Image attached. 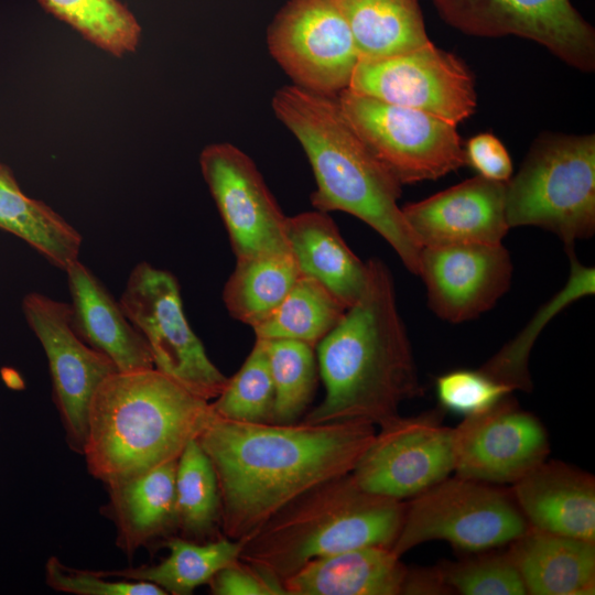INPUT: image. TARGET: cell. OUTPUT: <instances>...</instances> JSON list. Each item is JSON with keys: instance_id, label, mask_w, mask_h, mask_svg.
Here are the masks:
<instances>
[{"instance_id": "7a4b0ae2", "label": "cell", "mask_w": 595, "mask_h": 595, "mask_svg": "<svg viewBox=\"0 0 595 595\" xmlns=\"http://www.w3.org/2000/svg\"><path fill=\"white\" fill-rule=\"evenodd\" d=\"M366 263L359 299L315 347L325 397L303 422L380 428L400 415L402 402L423 394L392 274L379 258Z\"/></svg>"}, {"instance_id": "cb8c5ba5", "label": "cell", "mask_w": 595, "mask_h": 595, "mask_svg": "<svg viewBox=\"0 0 595 595\" xmlns=\"http://www.w3.org/2000/svg\"><path fill=\"white\" fill-rule=\"evenodd\" d=\"M286 237L302 275L321 282L347 309L359 299L367 282V263L350 250L326 213L286 217Z\"/></svg>"}, {"instance_id": "ffe728a7", "label": "cell", "mask_w": 595, "mask_h": 595, "mask_svg": "<svg viewBox=\"0 0 595 595\" xmlns=\"http://www.w3.org/2000/svg\"><path fill=\"white\" fill-rule=\"evenodd\" d=\"M65 271L72 296V325L76 334L108 357L118 371L154 368L144 337L96 275L78 260Z\"/></svg>"}, {"instance_id": "f35d334b", "label": "cell", "mask_w": 595, "mask_h": 595, "mask_svg": "<svg viewBox=\"0 0 595 595\" xmlns=\"http://www.w3.org/2000/svg\"><path fill=\"white\" fill-rule=\"evenodd\" d=\"M465 164L485 178L507 182L512 175V162L502 142L484 132L470 138L464 147Z\"/></svg>"}, {"instance_id": "8992f818", "label": "cell", "mask_w": 595, "mask_h": 595, "mask_svg": "<svg viewBox=\"0 0 595 595\" xmlns=\"http://www.w3.org/2000/svg\"><path fill=\"white\" fill-rule=\"evenodd\" d=\"M510 228L536 226L572 248L595 232V136L545 133L506 183Z\"/></svg>"}, {"instance_id": "484cf974", "label": "cell", "mask_w": 595, "mask_h": 595, "mask_svg": "<svg viewBox=\"0 0 595 595\" xmlns=\"http://www.w3.org/2000/svg\"><path fill=\"white\" fill-rule=\"evenodd\" d=\"M169 554L153 565L117 571H96L105 577L144 581L161 587L166 594L190 595L225 566L238 560L241 542L226 537L196 542L173 536L163 542Z\"/></svg>"}, {"instance_id": "8fae6325", "label": "cell", "mask_w": 595, "mask_h": 595, "mask_svg": "<svg viewBox=\"0 0 595 595\" xmlns=\"http://www.w3.org/2000/svg\"><path fill=\"white\" fill-rule=\"evenodd\" d=\"M267 42L293 85L329 97L348 88L359 61L334 0H291L272 21Z\"/></svg>"}, {"instance_id": "ba28073f", "label": "cell", "mask_w": 595, "mask_h": 595, "mask_svg": "<svg viewBox=\"0 0 595 595\" xmlns=\"http://www.w3.org/2000/svg\"><path fill=\"white\" fill-rule=\"evenodd\" d=\"M336 99L355 132L401 184L436 180L465 165L457 125L348 88Z\"/></svg>"}, {"instance_id": "1f68e13d", "label": "cell", "mask_w": 595, "mask_h": 595, "mask_svg": "<svg viewBox=\"0 0 595 595\" xmlns=\"http://www.w3.org/2000/svg\"><path fill=\"white\" fill-rule=\"evenodd\" d=\"M274 387L272 423L291 424L306 411L320 378L315 347L291 339H264Z\"/></svg>"}, {"instance_id": "9c48e42d", "label": "cell", "mask_w": 595, "mask_h": 595, "mask_svg": "<svg viewBox=\"0 0 595 595\" xmlns=\"http://www.w3.org/2000/svg\"><path fill=\"white\" fill-rule=\"evenodd\" d=\"M119 303L144 337L156 370L207 401L221 392L228 378L191 328L173 274L148 262L137 264Z\"/></svg>"}, {"instance_id": "836d02e7", "label": "cell", "mask_w": 595, "mask_h": 595, "mask_svg": "<svg viewBox=\"0 0 595 595\" xmlns=\"http://www.w3.org/2000/svg\"><path fill=\"white\" fill-rule=\"evenodd\" d=\"M274 387L267 344L256 338L240 369L210 402L215 415L238 422L272 423Z\"/></svg>"}, {"instance_id": "44dd1931", "label": "cell", "mask_w": 595, "mask_h": 595, "mask_svg": "<svg viewBox=\"0 0 595 595\" xmlns=\"http://www.w3.org/2000/svg\"><path fill=\"white\" fill-rule=\"evenodd\" d=\"M177 459L107 487L108 502L101 511L113 522L117 547L128 556L141 548L163 544L178 531Z\"/></svg>"}, {"instance_id": "f546056e", "label": "cell", "mask_w": 595, "mask_h": 595, "mask_svg": "<svg viewBox=\"0 0 595 595\" xmlns=\"http://www.w3.org/2000/svg\"><path fill=\"white\" fill-rule=\"evenodd\" d=\"M346 310L321 282L301 274L275 311L252 329L256 338L299 340L316 347Z\"/></svg>"}, {"instance_id": "d6986e66", "label": "cell", "mask_w": 595, "mask_h": 595, "mask_svg": "<svg viewBox=\"0 0 595 595\" xmlns=\"http://www.w3.org/2000/svg\"><path fill=\"white\" fill-rule=\"evenodd\" d=\"M513 485L517 507L532 528L595 542V483L591 475L544 461Z\"/></svg>"}, {"instance_id": "d590c367", "label": "cell", "mask_w": 595, "mask_h": 595, "mask_svg": "<svg viewBox=\"0 0 595 595\" xmlns=\"http://www.w3.org/2000/svg\"><path fill=\"white\" fill-rule=\"evenodd\" d=\"M435 389L442 408L464 416L490 409L513 391L480 369L446 372L436 379Z\"/></svg>"}, {"instance_id": "2e32d148", "label": "cell", "mask_w": 595, "mask_h": 595, "mask_svg": "<svg viewBox=\"0 0 595 595\" xmlns=\"http://www.w3.org/2000/svg\"><path fill=\"white\" fill-rule=\"evenodd\" d=\"M452 432L456 476L486 484H515L549 454L542 424L509 396Z\"/></svg>"}, {"instance_id": "52a82bcc", "label": "cell", "mask_w": 595, "mask_h": 595, "mask_svg": "<svg viewBox=\"0 0 595 595\" xmlns=\"http://www.w3.org/2000/svg\"><path fill=\"white\" fill-rule=\"evenodd\" d=\"M527 529L517 505L499 489L459 476L446 477L407 504L390 550L400 558L421 543L444 540L478 552L510 543Z\"/></svg>"}, {"instance_id": "3957f363", "label": "cell", "mask_w": 595, "mask_h": 595, "mask_svg": "<svg viewBox=\"0 0 595 595\" xmlns=\"http://www.w3.org/2000/svg\"><path fill=\"white\" fill-rule=\"evenodd\" d=\"M272 109L310 161L316 182L312 205L363 220L418 274L422 247L398 205L402 184L355 132L336 97L289 85L274 94Z\"/></svg>"}, {"instance_id": "7402d4cb", "label": "cell", "mask_w": 595, "mask_h": 595, "mask_svg": "<svg viewBox=\"0 0 595 595\" xmlns=\"http://www.w3.org/2000/svg\"><path fill=\"white\" fill-rule=\"evenodd\" d=\"M510 543L527 594H594L595 542L528 528Z\"/></svg>"}, {"instance_id": "4316f807", "label": "cell", "mask_w": 595, "mask_h": 595, "mask_svg": "<svg viewBox=\"0 0 595 595\" xmlns=\"http://www.w3.org/2000/svg\"><path fill=\"white\" fill-rule=\"evenodd\" d=\"M300 275L291 251L239 258L224 288L226 309L255 327L275 311Z\"/></svg>"}, {"instance_id": "6da1fadb", "label": "cell", "mask_w": 595, "mask_h": 595, "mask_svg": "<svg viewBox=\"0 0 595 595\" xmlns=\"http://www.w3.org/2000/svg\"><path fill=\"white\" fill-rule=\"evenodd\" d=\"M375 434L363 421L247 423L214 414L197 442L216 473L224 537L241 541L302 494L351 473Z\"/></svg>"}, {"instance_id": "e0dca14e", "label": "cell", "mask_w": 595, "mask_h": 595, "mask_svg": "<svg viewBox=\"0 0 595 595\" xmlns=\"http://www.w3.org/2000/svg\"><path fill=\"white\" fill-rule=\"evenodd\" d=\"M509 251L498 245L425 247L419 273L428 305L440 318L463 323L493 309L512 279Z\"/></svg>"}, {"instance_id": "7c38bea8", "label": "cell", "mask_w": 595, "mask_h": 595, "mask_svg": "<svg viewBox=\"0 0 595 595\" xmlns=\"http://www.w3.org/2000/svg\"><path fill=\"white\" fill-rule=\"evenodd\" d=\"M440 17L462 33L531 40L569 66L595 68L594 28L571 0H432Z\"/></svg>"}, {"instance_id": "60d3db41", "label": "cell", "mask_w": 595, "mask_h": 595, "mask_svg": "<svg viewBox=\"0 0 595 595\" xmlns=\"http://www.w3.org/2000/svg\"><path fill=\"white\" fill-rule=\"evenodd\" d=\"M2 166H0V170H1Z\"/></svg>"}, {"instance_id": "5bb4252c", "label": "cell", "mask_w": 595, "mask_h": 595, "mask_svg": "<svg viewBox=\"0 0 595 595\" xmlns=\"http://www.w3.org/2000/svg\"><path fill=\"white\" fill-rule=\"evenodd\" d=\"M23 312L47 358L53 399L66 443L82 455L94 394L118 369L76 334L69 304L31 293L23 300Z\"/></svg>"}, {"instance_id": "ab89813d", "label": "cell", "mask_w": 595, "mask_h": 595, "mask_svg": "<svg viewBox=\"0 0 595 595\" xmlns=\"http://www.w3.org/2000/svg\"><path fill=\"white\" fill-rule=\"evenodd\" d=\"M451 592L439 569L408 570L401 594H445Z\"/></svg>"}, {"instance_id": "30bf717a", "label": "cell", "mask_w": 595, "mask_h": 595, "mask_svg": "<svg viewBox=\"0 0 595 595\" xmlns=\"http://www.w3.org/2000/svg\"><path fill=\"white\" fill-rule=\"evenodd\" d=\"M348 89L385 102L416 109L454 125L477 106L472 72L456 55L431 41L418 48L381 58H360Z\"/></svg>"}, {"instance_id": "ac0fdd59", "label": "cell", "mask_w": 595, "mask_h": 595, "mask_svg": "<svg viewBox=\"0 0 595 595\" xmlns=\"http://www.w3.org/2000/svg\"><path fill=\"white\" fill-rule=\"evenodd\" d=\"M506 183L476 175L401 209L422 248L502 244Z\"/></svg>"}, {"instance_id": "d6a6232c", "label": "cell", "mask_w": 595, "mask_h": 595, "mask_svg": "<svg viewBox=\"0 0 595 595\" xmlns=\"http://www.w3.org/2000/svg\"><path fill=\"white\" fill-rule=\"evenodd\" d=\"M40 1L54 15L113 55L133 52L138 46L141 28L118 0Z\"/></svg>"}, {"instance_id": "8d00e7d4", "label": "cell", "mask_w": 595, "mask_h": 595, "mask_svg": "<svg viewBox=\"0 0 595 595\" xmlns=\"http://www.w3.org/2000/svg\"><path fill=\"white\" fill-rule=\"evenodd\" d=\"M106 578L96 571L67 567L56 556L48 558L45 564L46 584L57 592L74 595H166L161 587L149 582Z\"/></svg>"}, {"instance_id": "e575fe53", "label": "cell", "mask_w": 595, "mask_h": 595, "mask_svg": "<svg viewBox=\"0 0 595 595\" xmlns=\"http://www.w3.org/2000/svg\"><path fill=\"white\" fill-rule=\"evenodd\" d=\"M451 591L464 595H524L521 576L508 553L479 556L440 567Z\"/></svg>"}, {"instance_id": "5b68a950", "label": "cell", "mask_w": 595, "mask_h": 595, "mask_svg": "<svg viewBox=\"0 0 595 595\" xmlns=\"http://www.w3.org/2000/svg\"><path fill=\"white\" fill-rule=\"evenodd\" d=\"M403 500L371 494L351 474L302 494L242 539L238 559L283 582L307 562L338 552L394 543Z\"/></svg>"}, {"instance_id": "9a60e30c", "label": "cell", "mask_w": 595, "mask_h": 595, "mask_svg": "<svg viewBox=\"0 0 595 595\" xmlns=\"http://www.w3.org/2000/svg\"><path fill=\"white\" fill-rule=\"evenodd\" d=\"M199 163L236 259L291 251L286 217L245 152L230 143L210 144Z\"/></svg>"}, {"instance_id": "f1b7e54d", "label": "cell", "mask_w": 595, "mask_h": 595, "mask_svg": "<svg viewBox=\"0 0 595 595\" xmlns=\"http://www.w3.org/2000/svg\"><path fill=\"white\" fill-rule=\"evenodd\" d=\"M570 277L565 285L545 304L539 307L528 324L497 354L484 364L480 370L512 390L530 391L529 356L532 346L548 323L574 301L595 292V270L582 264L567 248Z\"/></svg>"}, {"instance_id": "603a6c76", "label": "cell", "mask_w": 595, "mask_h": 595, "mask_svg": "<svg viewBox=\"0 0 595 595\" xmlns=\"http://www.w3.org/2000/svg\"><path fill=\"white\" fill-rule=\"evenodd\" d=\"M407 572L390 548L364 547L314 559L282 584L286 595H398Z\"/></svg>"}, {"instance_id": "4fadbf2b", "label": "cell", "mask_w": 595, "mask_h": 595, "mask_svg": "<svg viewBox=\"0 0 595 595\" xmlns=\"http://www.w3.org/2000/svg\"><path fill=\"white\" fill-rule=\"evenodd\" d=\"M440 414L399 415L380 426L350 473L357 485L403 500L448 477L454 469L453 432Z\"/></svg>"}, {"instance_id": "277c9868", "label": "cell", "mask_w": 595, "mask_h": 595, "mask_svg": "<svg viewBox=\"0 0 595 595\" xmlns=\"http://www.w3.org/2000/svg\"><path fill=\"white\" fill-rule=\"evenodd\" d=\"M213 416L210 401L155 368L117 371L94 394L82 455L109 487L177 459Z\"/></svg>"}, {"instance_id": "74e56055", "label": "cell", "mask_w": 595, "mask_h": 595, "mask_svg": "<svg viewBox=\"0 0 595 595\" xmlns=\"http://www.w3.org/2000/svg\"><path fill=\"white\" fill-rule=\"evenodd\" d=\"M208 585L214 595H286L282 582L239 559L218 571Z\"/></svg>"}, {"instance_id": "83f0119b", "label": "cell", "mask_w": 595, "mask_h": 595, "mask_svg": "<svg viewBox=\"0 0 595 595\" xmlns=\"http://www.w3.org/2000/svg\"><path fill=\"white\" fill-rule=\"evenodd\" d=\"M0 228L20 237L63 270L78 260L79 232L48 206L24 195L4 167L0 170Z\"/></svg>"}, {"instance_id": "4dcf8cb0", "label": "cell", "mask_w": 595, "mask_h": 595, "mask_svg": "<svg viewBox=\"0 0 595 595\" xmlns=\"http://www.w3.org/2000/svg\"><path fill=\"white\" fill-rule=\"evenodd\" d=\"M175 490L181 537L196 542L217 539L220 493L213 464L197 439L187 443L177 459Z\"/></svg>"}, {"instance_id": "d4e9b609", "label": "cell", "mask_w": 595, "mask_h": 595, "mask_svg": "<svg viewBox=\"0 0 595 595\" xmlns=\"http://www.w3.org/2000/svg\"><path fill=\"white\" fill-rule=\"evenodd\" d=\"M359 60L404 53L430 42L418 0H334Z\"/></svg>"}]
</instances>
